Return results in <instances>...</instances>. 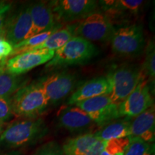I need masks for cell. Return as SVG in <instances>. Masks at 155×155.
I'll return each mask as SVG.
<instances>
[{"label":"cell","instance_id":"cell-7","mask_svg":"<svg viewBox=\"0 0 155 155\" xmlns=\"http://www.w3.org/2000/svg\"><path fill=\"white\" fill-rule=\"evenodd\" d=\"M55 21L61 23L82 20L98 11V2L94 0H56L49 2Z\"/></svg>","mask_w":155,"mask_h":155},{"label":"cell","instance_id":"cell-11","mask_svg":"<svg viewBox=\"0 0 155 155\" xmlns=\"http://www.w3.org/2000/svg\"><path fill=\"white\" fill-rule=\"evenodd\" d=\"M55 51L48 50H32L13 56L5 63V68L12 74L22 75L35 68L48 63Z\"/></svg>","mask_w":155,"mask_h":155},{"label":"cell","instance_id":"cell-26","mask_svg":"<svg viewBox=\"0 0 155 155\" xmlns=\"http://www.w3.org/2000/svg\"><path fill=\"white\" fill-rule=\"evenodd\" d=\"M11 97L0 98V127H3L12 116Z\"/></svg>","mask_w":155,"mask_h":155},{"label":"cell","instance_id":"cell-25","mask_svg":"<svg viewBox=\"0 0 155 155\" xmlns=\"http://www.w3.org/2000/svg\"><path fill=\"white\" fill-rule=\"evenodd\" d=\"M129 142V137L111 139L106 141L101 155H124Z\"/></svg>","mask_w":155,"mask_h":155},{"label":"cell","instance_id":"cell-24","mask_svg":"<svg viewBox=\"0 0 155 155\" xmlns=\"http://www.w3.org/2000/svg\"><path fill=\"white\" fill-rule=\"evenodd\" d=\"M155 50L154 44L153 42H150L148 44L146 50V55L144 63H143L141 70L145 75V77L148 78L149 81L151 83L154 84L155 78Z\"/></svg>","mask_w":155,"mask_h":155},{"label":"cell","instance_id":"cell-16","mask_svg":"<svg viewBox=\"0 0 155 155\" xmlns=\"http://www.w3.org/2000/svg\"><path fill=\"white\" fill-rule=\"evenodd\" d=\"M111 86L107 77L101 76L91 79L83 84L71 95L68 99V105H75L78 103L103 95H109Z\"/></svg>","mask_w":155,"mask_h":155},{"label":"cell","instance_id":"cell-17","mask_svg":"<svg viewBox=\"0 0 155 155\" xmlns=\"http://www.w3.org/2000/svg\"><path fill=\"white\" fill-rule=\"evenodd\" d=\"M129 137H137L150 144L154 143L155 137V110L154 105L136 116L134 119H131Z\"/></svg>","mask_w":155,"mask_h":155},{"label":"cell","instance_id":"cell-20","mask_svg":"<svg viewBox=\"0 0 155 155\" xmlns=\"http://www.w3.org/2000/svg\"><path fill=\"white\" fill-rule=\"evenodd\" d=\"M77 24L78 23H75L68 25L65 28L59 29L53 32L43 43L35 47L32 50H48L53 51L58 50L75 36V30Z\"/></svg>","mask_w":155,"mask_h":155},{"label":"cell","instance_id":"cell-5","mask_svg":"<svg viewBox=\"0 0 155 155\" xmlns=\"http://www.w3.org/2000/svg\"><path fill=\"white\" fill-rule=\"evenodd\" d=\"M50 105H58L81 85L79 78L75 73L63 71L42 77L38 80Z\"/></svg>","mask_w":155,"mask_h":155},{"label":"cell","instance_id":"cell-1","mask_svg":"<svg viewBox=\"0 0 155 155\" xmlns=\"http://www.w3.org/2000/svg\"><path fill=\"white\" fill-rule=\"evenodd\" d=\"M47 125L40 118H25L9 125L0 135V145L16 149L33 145L45 137Z\"/></svg>","mask_w":155,"mask_h":155},{"label":"cell","instance_id":"cell-12","mask_svg":"<svg viewBox=\"0 0 155 155\" xmlns=\"http://www.w3.org/2000/svg\"><path fill=\"white\" fill-rule=\"evenodd\" d=\"M58 127L71 133H89L94 122L77 106H63L57 114Z\"/></svg>","mask_w":155,"mask_h":155},{"label":"cell","instance_id":"cell-22","mask_svg":"<svg viewBox=\"0 0 155 155\" xmlns=\"http://www.w3.org/2000/svg\"><path fill=\"white\" fill-rule=\"evenodd\" d=\"M60 27L61 26H58L55 28L52 29V30L47 31V32H42V33L31 37V38L26 39V40H23L19 43L13 46L12 53L10 55L15 56L19 55V54L24 53V52L29 51V50H32L35 47H37V46L42 44L53 32L59 30Z\"/></svg>","mask_w":155,"mask_h":155},{"label":"cell","instance_id":"cell-31","mask_svg":"<svg viewBox=\"0 0 155 155\" xmlns=\"http://www.w3.org/2000/svg\"><path fill=\"white\" fill-rule=\"evenodd\" d=\"M0 62H1V61H0Z\"/></svg>","mask_w":155,"mask_h":155},{"label":"cell","instance_id":"cell-6","mask_svg":"<svg viewBox=\"0 0 155 155\" xmlns=\"http://www.w3.org/2000/svg\"><path fill=\"white\" fill-rule=\"evenodd\" d=\"M111 49L122 57H137L142 53L145 46L144 31L140 25L121 27L111 39Z\"/></svg>","mask_w":155,"mask_h":155},{"label":"cell","instance_id":"cell-14","mask_svg":"<svg viewBox=\"0 0 155 155\" xmlns=\"http://www.w3.org/2000/svg\"><path fill=\"white\" fill-rule=\"evenodd\" d=\"M105 142L95 134H83L68 139L62 150L63 155H101Z\"/></svg>","mask_w":155,"mask_h":155},{"label":"cell","instance_id":"cell-27","mask_svg":"<svg viewBox=\"0 0 155 155\" xmlns=\"http://www.w3.org/2000/svg\"><path fill=\"white\" fill-rule=\"evenodd\" d=\"M34 155H63V153L61 145L52 141L39 147Z\"/></svg>","mask_w":155,"mask_h":155},{"label":"cell","instance_id":"cell-3","mask_svg":"<svg viewBox=\"0 0 155 155\" xmlns=\"http://www.w3.org/2000/svg\"><path fill=\"white\" fill-rule=\"evenodd\" d=\"M13 115L38 118L49 106L45 94L38 81L26 84L11 96Z\"/></svg>","mask_w":155,"mask_h":155},{"label":"cell","instance_id":"cell-9","mask_svg":"<svg viewBox=\"0 0 155 155\" xmlns=\"http://www.w3.org/2000/svg\"><path fill=\"white\" fill-rule=\"evenodd\" d=\"M75 105L87 114L95 124L100 127L120 118L118 106L112 103L108 95L94 97Z\"/></svg>","mask_w":155,"mask_h":155},{"label":"cell","instance_id":"cell-18","mask_svg":"<svg viewBox=\"0 0 155 155\" xmlns=\"http://www.w3.org/2000/svg\"><path fill=\"white\" fill-rule=\"evenodd\" d=\"M5 61L0 62V98L11 97L19 88L28 84V79L25 77L12 74L7 71Z\"/></svg>","mask_w":155,"mask_h":155},{"label":"cell","instance_id":"cell-19","mask_svg":"<svg viewBox=\"0 0 155 155\" xmlns=\"http://www.w3.org/2000/svg\"><path fill=\"white\" fill-rule=\"evenodd\" d=\"M131 121V119L129 118H124L116 121L114 120L102 127L99 131L94 134L104 141L129 137Z\"/></svg>","mask_w":155,"mask_h":155},{"label":"cell","instance_id":"cell-8","mask_svg":"<svg viewBox=\"0 0 155 155\" xmlns=\"http://www.w3.org/2000/svg\"><path fill=\"white\" fill-rule=\"evenodd\" d=\"M111 18L98 11L77 24L75 36H79L88 41H110L115 32Z\"/></svg>","mask_w":155,"mask_h":155},{"label":"cell","instance_id":"cell-28","mask_svg":"<svg viewBox=\"0 0 155 155\" xmlns=\"http://www.w3.org/2000/svg\"><path fill=\"white\" fill-rule=\"evenodd\" d=\"M13 46L5 40H0V61H5L6 58L12 53Z\"/></svg>","mask_w":155,"mask_h":155},{"label":"cell","instance_id":"cell-29","mask_svg":"<svg viewBox=\"0 0 155 155\" xmlns=\"http://www.w3.org/2000/svg\"><path fill=\"white\" fill-rule=\"evenodd\" d=\"M12 4L6 2H0V29L3 28L7 19V15L11 9Z\"/></svg>","mask_w":155,"mask_h":155},{"label":"cell","instance_id":"cell-23","mask_svg":"<svg viewBox=\"0 0 155 155\" xmlns=\"http://www.w3.org/2000/svg\"><path fill=\"white\" fill-rule=\"evenodd\" d=\"M130 142L124 155H154V144L145 142L137 137H129Z\"/></svg>","mask_w":155,"mask_h":155},{"label":"cell","instance_id":"cell-15","mask_svg":"<svg viewBox=\"0 0 155 155\" xmlns=\"http://www.w3.org/2000/svg\"><path fill=\"white\" fill-rule=\"evenodd\" d=\"M30 8L32 27L26 39L60 26V25H56L55 16L49 2H38L30 5Z\"/></svg>","mask_w":155,"mask_h":155},{"label":"cell","instance_id":"cell-21","mask_svg":"<svg viewBox=\"0 0 155 155\" xmlns=\"http://www.w3.org/2000/svg\"><path fill=\"white\" fill-rule=\"evenodd\" d=\"M141 0H118V1H99L98 5L106 12L112 15L137 14L144 5Z\"/></svg>","mask_w":155,"mask_h":155},{"label":"cell","instance_id":"cell-10","mask_svg":"<svg viewBox=\"0 0 155 155\" xmlns=\"http://www.w3.org/2000/svg\"><path fill=\"white\" fill-rule=\"evenodd\" d=\"M149 81L143 79L127 98L118 106L119 117L132 119L154 105Z\"/></svg>","mask_w":155,"mask_h":155},{"label":"cell","instance_id":"cell-30","mask_svg":"<svg viewBox=\"0 0 155 155\" xmlns=\"http://www.w3.org/2000/svg\"><path fill=\"white\" fill-rule=\"evenodd\" d=\"M3 155H21L19 152H9V153H7V154H5Z\"/></svg>","mask_w":155,"mask_h":155},{"label":"cell","instance_id":"cell-2","mask_svg":"<svg viewBox=\"0 0 155 155\" xmlns=\"http://www.w3.org/2000/svg\"><path fill=\"white\" fill-rule=\"evenodd\" d=\"M98 53V48L91 42L81 37L74 36L65 45L56 50L45 68L57 69L70 65H83L88 63Z\"/></svg>","mask_w":155,"mask_h":155},{"label":"cell","instance_id":"cell-13","mask_svg":"<svg viewBox=\"0 0 155 155\" xmlns=\"http://www.w3.org/2000/svg\"><path fill=\"white\" fill-rule=\"evenodd\" d=\"M32 27L30 5L25 6L5 22L6 40L12 45L19 43L28 37Z\"/></svg>","mask_w":155,"mask_h":155},{"label":"cell","instance_id":"cell-4","mask_svg":"<svg viewBox=\"0 0 155 155\" xmlns=\"http://www.w3.org/2000/svg\"><path fill=\"white\" fill-rule=\"evenodd\" d=\"M106 77L111 86L108 96L112 103L117 106L127 98L141 80L146 78L141 68L131 64L114 68Z\"/></svg>","mask_w":155,"mask_h":155}]
</instances>
